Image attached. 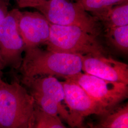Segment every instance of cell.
Returning <instances> with one entry per match:
<instances>
[{
    "label": "cell",
    "mask_w": 128,
    "mask_h": 128,
    "mask_svg": "<svg viewBox=\"0 0 128 128\" xmlns=\"http://www.w3.org/2000/svg\"><path fill=\"white\" fill-rule=\"evenodd\" d=\"M18 9L9 10L0 22V66L18 70L23 60L25 45L17 26Z\"/></svg>",
    "instance_id": "cell-7"
},
{
    "label": "cell",
    "mask_w": 128,
    "mask_h": 128,
    "mask_svg": "<svg viewBox=\"0 0 128 128\" xmlns=\"http://www.w3.org/2000/svg\"><path fill=\"white\" fill-rule=\"evenodd\" d=\"M98 37L76 26L50 23L46 49L78 56H107L105 48Z\"/></svg>",
    "instance_id": "cell-4"
},
{
    "label": "cell",
    "mask_w": 128,
    "mask_h": 128,
    "mask_svg": "<svg viewBox=\"0 0 128 128\" xmlns=\"http://www.w3.org/2000/svg\"><path fill=\"white\" fill-rule=\"evenodd\" d=\"M31 128H66L58 117L44 113L35 107V120Z\"/></svg>",
    "instance_id": "cell-14"
},
{
    "label": "cell",
    "mask_w": 128,
    "mask_h": 128,
    "mask_svg": "<svg viewBox=\"0 0 128 128\" xmlns=\"http://www.w3.org/2000/svg\"><path fill=\"white\" fill-rule=\"evenodd\" d=\"M9 4L4 0H0V22L5 18L9 11Z\"/></svg>",
    "instance_id": "cell-17"
},
{
    "label": "cell",
    "mask_w": 128,
    "mask_h": 128,
    "mask_svg": "<svg viewBox=\"0 0 128 128\" xmlns=\"http://www.w3.org/2000/svg\"><path fill=\"white\" fill-rule=\"evenodd\" d=\"M91 14L105 28L128 25V2Z\"/></svg>",
    "instance_id": "cell-11"
},
{
    "label": "cell",
    "mask_w": 128,
    "mask_h": 128,
    "mask_svg": "<svg viewBox=\"0 0 128 128\" xmlns=\"http://www.w3.org/2000/svg\"><path fill=\"white\" fill-rule=\"evenodd\" d=\"M81 5L84 9L92 14L102 10L128 0H73Z\"/></svg>",
    "instance_id": "cell-15"
},
{
    "label": "cell",
    "mask_w": 128,
    "mask_h": 128,
    "mask_svg": "<svg viewBox=\"0 0 128 128\" xmlns=\"http://www.w3.org/2000/svg\"><path fill=\"white\" fill-rule=\"evenodd\" d=\"M34 8L50 23L64 26H76L99 36L101 24L82 6L71 0H47Z\"/></svg>",
    "instance_id": "cell-5"
},
{
    "label": "cell",
    "mask_w": 128,
    "mask_h": 128,
    "mask_svg": "<svg viewBox=\"0 0 128 128\" xmlns=\"http://www.w3.org/2000/svg\"><path fill=\"white\" fill-rule=\"evenodd\" d=\"M84 127V128H96L94 125V124H88V127Z\"/></svg>",
    "instance_id": "cell-18"
},
{
    "label": "cell",
    "mask_w": 128,
    "mask_h": 128,
    "mask_svg": "<svg viewBox=\"0 0 128 128\" xmlns=\"http://www.w3.org/2000/svg\"><path fill=\"white\" fill-rule=\"evenodd\" d=\"M106 40L116 50L126 54L128 51V25L105 28Z\"/></svg>",
    "instance_id": "cell-13"
},
{
    "label": "cell",
    "mask_w": 128,
    "mask_h": 128,
    "mask_svg": "<svg viewBox=\"0 0 128 128\" xmlns=\"http://www.w3.org/2000/svg\"><path fill=\"white\" fill-rule=\"evenodd\" d=\"M83 128V127H82V128Z\"/></svg>",
    "instance_id": "cell-21"
},
{
    "label": "cell",
    "mask_w": 128,
    "mask_h": 128,
    "mask_svg": "<svg viewBox=\"0 0 128 128\" xmlns=\"http://www.w3.org/2000/svg\"><path fill=\"white\" fill-rule=\"evenodd\" d=\"M21 82L32 96L36 108L76 128L65 102L62 84L56 78L51 76L22 78Z\"/></svg>",
    "instance_id": "cell-3"
},
{
    "label": "cell",
    "mask_w": 128,
    "mask_h": 128,
    "mask_svg": "<svg viewBox=\"0 0 128 128\" xmlns=\"http://www.w3.org/2000/svg\"><path fill=\"white\" fill-rule=\"evenodd\" d=\"M47 0H20L17 2L20 8L30 7L34 8L36 6L40 4Z\"/></svg>",
    "instance_id": "cell-16"
},
{
    "label": "cell",
    "mask_w": 128,
    "mask_h": 128,
    "mask_svg": "<svg viewBox=\"0 0 128 128\" xmlns=\"http://www.w3.org/2000/svg\"><path fill=\"white\" fill-rule=\"evenodd\" d=\"M2 70L0 66V81H1L2 80Z\"/></svg>",
    "instance_id": "cell-19"
},
{
    "label": "cell",
    "mask_w": 128,
    "mask_h": 128,
    "mask_svg": "<svg viewBox=\"0 0 128 128\" xmlns=\"http://www.w3.org/2000/svg\"><path fill=\"white\" fill-rule=\"evenodd\" d=\"M96 128H128V104L117 106L114 109L100 116Z\"/></svg>",
    "instance_id": "cell-12"
},
{
    "label": "cell",
    "mask_w": 128,
    "mask_h": 128,
    "mask_svg": "<svg viewBox=\"0 0 128 128\" xmlns=\"http://www.w3.org/2000/svg\"><path fill=\"white\" fill-rule=\"evenodd\" d=\"M16 22L25 48L46 44L50 37V23L42 14L18 9Z\"/></svg>",
    "instance_id": "cell-9"
},
{
    "label": "cell",
    "mask_w": 128,
    "mask_h": 128,
    "mask_svg": "<svg viewBox=\"0 0 128 128\" xmlns=\"http://www.w3.org/2000/svg\"><path fill=\"white\" fill-rule=\"evenodd\" d=\"M18 69L22 78L51 76L66 79L81 72L79 56L44 50L39 46L25 48Z\"/></svg>",
    "instance_id": "cell-1"
},
{
    "label": "cell",
    "mask_w": 128,
    "mask_h": 128,
    "mask_svg": "<svg viewBox=\"0 0 128 128\" xmlns=\"http://www.w3.org/2000/svg\"><path fill=\"white\" fill-rule=\"evenodd\" d=\"M5 0L6 2H8V3H9L10 1V0ZM16 0V2H18V1L20 0Z\"/></svg>",
    "instance_id": "cell-20"
},
{
    "label": "cell",
    "mask_w": 128,
    "mask_h": 128,
    "mask_svg": "<svg viewBox=\"0 0 128 128\" xmlns=\"http://www.w3.org/2000/svg\"><path fill=\"white\" fill-rule=\"evenodd\" d=\"M35 115L33 99L22 84L0 81V128H31Z\"/></svg>",
    "instance_id": "cell-2"
},
{
    "label": "cell",
    "mask_w": 128,
    "mask_h": 128,
    "mask_svg": "<svg viewBox=\"0 0 128 128\" xmlns=\"http://www.w3.org/2000/svg\"><path fill=\"white\" fill-rule=\"evenodd\" d=\"M64 99L76 128L82 125L84 118L91 115H102L104 112L87 92L76 82L65 79L61 82Z\"/></svg>",
    "instance_id": "cell-8"
},
{
    "label": "cell",
    "mask_w": 128,
    "mask_h": 128,
    "mask_svg": "<svg viewBox=\"0 0 128 128\" xmlns=\"http://www.w3.org/2000/svg\"><path fill=\"white\" fill-rule=\"evenodd\" d=\"M82 70L102 79L128 84V65L107 56H79Z\"/></svg>",
    "instance_id": "cell-10"
},
{
    "label": "cell",
    "mask_w": 128,
    "mask_h": 128,
    "mask_svg": "<svg viewBox=\"0 0 128 128\" xmlns=\"http://www.w3.org/2000/svg\"><path fill=\"white\" fill-rule=\"evenodd\" d=\"M69 79L82 87L104 113L120 105L128 97V84L104 80L80 72Z\"/></svg>",
    "instance_id": "cell-6"
}]
</instances>
